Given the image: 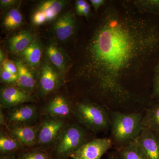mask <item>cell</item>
I'll return each mask as SVG.
<instances>
[{
  "label": "cell",
  "instance_id": "cell-1",
  "mask_svg": "<svg viewBox=\"0 0 159 159\" xmlns=\"http://www.w3.org/2000/svg\"><path fill=\"white\" fill-rule=\"evenodd\" d=\"M79 43L74 78L85 94L103 102L151 99L159 60V14L132 0H108Z\"/></svg>",
  "mask_w": 159,
  "mask_h": 159
},
{
  "label": "cell",
  "instance_id": "cell-2",
  "mask_svg": "<svg viewBox=\"0 0 159 159\" xmlns=\"http://www.w3.org/2000/svg\"><path fill=\"white\" fill-rule=\"evenodd\" d=\"M111 137L116 149L133 142L143 129V116L139 112L125 114L116 111L109 112Z\"/></svg>",
  "mask_w": 159,
  "mask_h": 159
},
{
  "label": "cell",
  "instance_id": "cell-3",
  "mask_svg": "<svg viewBox=\"0 0 159 159\" xmlns=\"http://www.w3.org/2000/svg\"><path fill=\"white\" fill-rule=\"evenodd\" d=\"M91 133L78 123H68L49 148V152L53 159L70 158L81 146L95 139Z\"/></svg>",
  "mask_w": 159,
  "mask_h": 159
},
{
  "label": "cell",
  "instance_id": "cell-4",
  "mask_svg": "<svg viewBox=\"0 0 159 159\" xmlns=\"http://www.w3.org/2000/svg\"><path fill=\"white\" fill-rule=\"evenodd\" d=\"M73 115L77 123L93 134L110 129L109 112L102 106L89 99L73 104Z\"/></svg>",
  "mask_w": 159,
  "mask_h": 159
},
{
  "label": "cell",
  "instance_id": "cell-5",
  "mask_svg": "<svg viewBox=\"0 0 159 159\" xmlns=\"http://www.w3.org/2000/svg\"><path fill=\"white\" fill-rule=\"evenodd\" d=\"M68 124L66 119L48 116L39 123L36 139V148L48 150Z\"/></svg>",
  "mask_w": 159,
  "mask_h": 159
},
{
  "label": "cell",
  "instance_id": "cell-6",
  "mask_svg": "<svg viewBox=\"0 0 159 159\" xmlns=\"http://www.w3.org/2000/svg\"><path fill=\"white\" fill-rule=\"evenodd\" d=\"M5 114L8 125H32L35 124L39 117L37 107L25 103L7 109Z\"/></svg>",
  "mask_w": 159,
  "mask_h": 159
},
{
  "label": "cell",
  "instance_id": "cell-7",
  "mask_svg": "<svg viewBox=\"0 0 159 159\" xmlns=\"http://www.w3.org/2000/svg\"><path fill=\"white\" fill-rule=\"evenodd\" d=\"M113 146L110 138H97L81 146L70 156L72 159H100Z\"/></svg>",
  "mask_w": 159,
  "mask_h": 159
},
{
  "label": "cell",
  "instance_id": "cell-8",
  "mask_svg": "<svg viewBox=\"0 0 159 159\" xmlns=\"http://www.w3.org/2000/svg\"><path fill=\"white\" fill-rule=\"evenodd\" d=\"M63 76L49 62L45 61L40 70L38 86L39 95L43 97L52 93L62 84Z\"/></svg>",
  "mask_w": 159,
  "mask_h": 159
},
{
  "label": "cell",
  "instance_id": "cell-9",
  "mask_svg": "<svg viewBox=\"0 0 159 159\" xmlns=\"http://www.w3.org/2000/svg\"><path fill=\"white\" fill-rule=\"evenodd\" d=\"M34 100L31 93L17 86H6L1 89L0 107L3 109L29 103Z\"/></svg>",
  "mask_w": 159,
  "mask_h": 159
},
{
  "label": "cell",
  "instance_id": "cell-10",
  "mask_svg": "<svg viewBox=\"0 0 159 159\" xmlns=\"http://www.w3.org/2000/svg\"><path fill=\"white\" fill-rule=\"evenodd\" d=\"M77 20L74 11H69L56 19L54 24V34L61 42H66L75 34Z\"/></svg>",
  "mask_w": 159,
  "mask_h": 159
},
{
  "label": "cell",
  "instance_id": "cell-11",
  "mask_svg": "<svg viewBox=\"0 0 159 159\" xmlns=\"http://www.w3.org/2000/svg\"><path fill=\"white\" fill-rule=\"evenodd\" d=\"M39 125V123L32 125H8L4 129L11 136L16 139L23 148H32L36 146Z\"/></svg>",
  "mask_w": 159,
  "mask_h": 159
},
{
  "label": "cell",
  "instance_id": "cell-12",
  "mask_svg": "<svg viewBox=\"0 0 159 159\" xmlns=\"http://www.w3.org/2000/svg\"><path fill=\"white\" fill-rule=\"evenodd\" d=\"M135 142L148 159H159V135L143 127Z\"/></svg>",
  "mask_w": 159,
  "mask_h": 159
},
{
  "label": "cell",
  "instance_id": "cell-13",
  "mask_svg": "<svg viewBox=\"0 0 159 159\" xmlns=\"http://www.w3.org/2000/svg\"><path fill=\"white\" fill-rule=\"evenodd\" d=\"M46 56L48 60L62 76L68 70L70 61L65 51L55 41H50L46 47Z\"/></svg>",
  "mask_w": 159,
  "mask_h": 159
},
{
  "label": "cell",
  "instance_id": "cell-14",
  "mask_svg": "<svg viewBox=\"0 0 159 159\" xmlns=\"http://www.w3.org/2000/svg\"><path fill=\"white\" fill-rule=\"evenodd\" d=\"M73 104L64 96L57 95L52 98L44 108L48 116L66 119L73 115Z\"/></svg>",
  "mask_w": 159,
  "mask_h": 159
},
{
  "label": "cell",
  "instance_id": "cell-15",
  "mask_svg": "<svg viewBox=\"0 0 159 159\" xmlns=\"http://www.w3.org/2000/svg\"><path fill=\"white\" fill-rule=\"evenodd\" d=\"M14 62L18 69V79L16 84L20 88L31 93L37 85V78L29 66L22 60L17 59Z\"/></svg>",
  "mask_w": 159,
  "mask_h": 159
},
{
  "label": "cell",
  "instance_id": "cell-16",
  "mask_svg": "<svg viewBox=\"0 0 159 159\" xmlns=\"http://www.w3.org/2000/svg\"><path fill=\"white\" fill-rule=\"evenodd\" d=\"M34 38L30 31H21L8 40L7 47L12 54H20L31 44Z\"/></svg>",
  "mask_w": 159,
  "mask_h": 159
},
{
  "label": "cell",
  "instance_id": "cell-17",
  "mask_svg": "<svg viewBox=\"0 0 159 159\" xmlns=\"http://www.w3.org/2000/svg\"><path fill=\"white\" fill-rule=\"evenodd\" d=\"M67 3V1L63 0L43 1L38 5L35 10L42 12L48 22L56 19L58 15L66 6Z\"/></svg>",
  "mask_w": 159,
  "mask_h": 159
},
{
  "label": "cell",
  "instance_id": "cell-18",
  "mask_svg": "<svg viewBox=\"0 0 159 159\" xmlns=\"http://www.w3.org/2000/svg\"><path fill=\"white\" fill-rule=\"evenodd\" d=\"M43 54V47L40 41L34 38L32 42L20 55L24 61L32 69L39 66Z\"/></svg>",
  "mask_w": 159,
  "mask_h": 159
},
{
  "label": "cell",
  "instance_id": "cell-19",
  "mask_svg": "<svg viewBox=\"0 0 159 159\" xmlns=\"http://www.w3.org/2000/svg\"><path fill=\"white\" fill-rule=\"evenodd\" d=\"M143 127L159 135V100H152L143 116Z\"/></svg>",
  "mask_w": 159,
  "mask_h": 159
},
{
  "label": "cell",
  "instance_id": "cell-20",
  "mask_svg": "<svg viewBox=\"0 0 159 159\" xmlns=\"http://www.w3.org/2000/svg\"><path fill=\"white\" fill-rule=\"evenodd\" d=\"M23 146L16 139L7 133L4 129L0 131V153L1 156L12 155L23 149Z\"/></svg>",
  "mask_w": 159,
  "mask_h": 159
},
{
  "label": "cell",
  "instance_id": "cell-21",
  "mask_svg": "<svg viewBox=\"0 0 159 159\" xmlns=\"http://www.w3.org/2000/svg\"><path fill=\"white\" fill-rule=\"evenodd\" d=\"M24 19L20 11L15 8L9 9L3 16L2 25L7 30H13L22 25Z\"/></svg>",
  "mask_w": 159,
  "mask_h": 159
},
{
  "label": "cell",
  "instance_id": "cell-22",
  "mask_svg": "<svg viewBox=\"0 0 159 159\" xmlns=\"http://www.w3.org/2000/svg\"><path fill=\"white\" fill-rule=\"evenodd\" d=\"M16 157L17 159H53L48 150L36 147L23 148Z\"/></svg>",
  "mask_w": 159,
  "mask_h": 159
},
{
  "label": "cell",
  "instance_id": "cell-23",
  "mask_svg": "<svg viewBox=\"0 0 159 159\" xmlns=\"http://www.w3.org/2000/svg\"><path fill=\"white\" fill-rule=\"evenodd\" d=\"M122 159H148L134 141L119 149Z\"/></svg>",
  "mask_w": 159,
  "mask_h": 159
},
{
  "label": "cell",
  "instance_id": "cell-24",
  "mask_svg": "<svg viewBox=\"0 0 159 159\" xmlns=\"http://www.w3.org/2000/svg\"><path fill=\"white\" fill-rule=\"evenodd\" d=\"M133 3L139 10L151 14H159V0H134Z\"/></svg>",
  "mask_w": 159,
  "mask_h": 159
},
{
  "label": "cell",
  "instance_id": "cell-25",
  "mask_svg": "<svg viewBox=\"0 0 159 159\" xmlns=\"http://www.w3.org/2000/svg\"><path fill=\"white\" fill-rule=\"evenodd\" d=\"M151 97L152 100H159V60L154 71Z\"/></svg>",
  "mask_w": 159,
  "mask_h": 159
},
{
  "label": "cell",
  "instance_id": "cell-26",
  "mask_svg": "<svg viewBox=\"0 0 159 159\" xmlns=\"http://www.w3.org/2000/svg\"><path fill=\"white\" fill-rule=\"evenodd\" d=\"M18 79V74H14L9 71L1 68V82L7 84H15Z\"/></svg>",
  "mask_w": 159,
  "mask_h": 159
},
{
  "label": "cell",
  "instance_id": "cell-27",
  "mask_svg": "<svg viewBox=\"0 0 159 159\" xmlns=\"http://www.w3.org/2000/svg\"><path fill=\"white\" fill-rule=\"evenodd\" d=\"M31 21L34 25L37 26L40 25L47 22L45 16L42 12L35 9L32 14Z\"/></svg>",
  "mask_w": 159,
  "mask_h": 159
},
{
  "label": "cell",
  "instance_id": "cell-28",
  "mask_svg": "<svg viewBox=\"0 0 159 159\" xmlns=\"http://www.w3.org/2000/svg\"><path fill=\"white\" fill-rule=\"evenodd\" d=\"M2 69L14 74H18L17 66L14 61L8 59H6L1 63Z\"/></svg>",
  "mask_w": 159,
  "mask_h": 159
},
{
  "label": "cell",
  "instance_id": "cell-29",
  "mask_svg": "<svg viewBox=\"0 0 159 159\" xmlns=\"http://www.w3.org/2000/svg\"><path fill=\"white\" fill-rule=\"evenodd\" d=\"M18 2V1L16 0H1L0 6L2 9H8L14 6Z\"/></svg>",
  "mask_w": 159,
  "mask_h": 159
},
{
  "label": "cell",
  "instance_id": "cell-30",
  "mask_svg": "<svg viewBox=\"0 0 159 159\" xmlns=\"http://www.w3.org/2000/svg\"><path fill=\"white\" fill-rule=\"evenodd\" d=\"M87 2L84 0H77L75 2L76 11L77 15L80 16V13Z\"/></svg>",
  "mask_w": 159,
  "mask_h": 159
},
{
  "label": "cell",
  "instance_id": "cell-31",
  "mask_svg": "<svg viewBox=\"0 0 159 159\" xmlns=\"http://www.w3.org/2000/svg\"><path fill=\"white\" fill-rule=\"evenodd\" d=\"M92 6L93 7L94 10L97 12L101 7L105 5L106 1L104 0H90V1Z\"/></svg>",
  "mask_w": 159,
  "mask_h": 159
},
{
  "label": "cell",
  "instance_id": "cell-32",
  "mask_svg": "<svg viewBox=\"0 0 159 159\" xmlns=\"http://www.w3.org/2000/svg\"><path fill=\"white\" fill-rule=\"evenodd\" d=\"M91 10L90 6L87 2L83 9L81 13H80V16H84L87 20H88L91 16Z\"/></svg>",
  "mask_w": 159,
  "mask_h": 159
},
{
  "label": "cell",
  "instance_id": "cell-33",
  "mask_svg": "<svg viewBox=\"0 0 159 159\" xmlns=\"http://www.w3.org/2000/svg\"><path fill=\"white\" fill-rule=\"evenodd\" d=\"M0 125L3 129H6L8 126L5 113L3 111V109L1 107H0Z\"/></svg>",
  "mask_w": 159,
  "mask_h": 159
},
{
  "label": "cell",
  "instance_id": "cell-34",
  "mask_svg": "<svg viewBox=\"0 0 159 159\" xmlns=\"http://www.w3.org/2000/svg\"><path fill=\"white\" fill-rule=\"evenodd\" d=\"M107 159H122V158L119 152L116 150L109 153Z\"/></svg>",
  "mask_w": 159,
  "mask_h": 159
},
{
  "label": "cell",
  "instance_id": "cell-35",
  "mask_svg": "<svg viewBox=\"0 0 159 159\" xmlns=\"http://www.w3.org/2000/svg\"><path fill=\"white\" fill-rule=\"evenodd\" d=\"M0 159H17L16 157L14 156L13 154L9 155L3 156H1Z\"/></svg>",
  "mask_w": 159,
  "mask_h": 159
},
{
  "label": "cell",
  "instance_id": "cell-36",
  "mask_svg": "<svg viewBox=\"0 0 159 159\" xmlns=\"http://www.w3.org/2000/svg\"><path fill=\"white\" fill-rule=\"evenodd\" d=\"M5 57V54H4L2 50L1 49V51H0V61H1V63H2L3 61L6 59Z\"/></svg>",
  "mask_w": 159,
  "mask_h": 159
}]
</instances>
